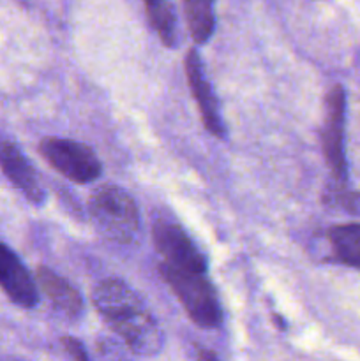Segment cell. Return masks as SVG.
Returning <instances> with one entry per match:
<instances>
[{
    "label": "cell",
    "instance_id": "obj_12",
    "mask_svg": "<svg viewBox=\"0 0 360 361\" xmlns=\"http://www.w3.org/2000/svg\"><path fill=\"white\" fill-rule=\"evenodd\" d=\"M145 11H147V18L150 21L152 28L162 44L166 48H176L180 42V32H179V20H176V13L173 4L169 2H147L145 4Z\"/></svg>",
    "mask_w": 360,
    "mask_h": 361
},
{
    "label": "cell",
    "instance_id": "obj_4",
    "mask_svg": "<svg viewBox=\"0 0 360 361\" xmlns=\"http://www.w3.org/2000/svg\"><path fill=\"white\" fill-rule=\"evenodd\" d=\"M39 152L52 168L74 183H90L102 173V166L90 147L66 137H44Z\"/></svg>",
    "mask_w": 360,
    "mask_h": 361
},
{
    "label": "cell",
    "instance_id": "obj_7",
    "mask_svg": "<svg viewBox=\"0 0 360 361\" xmlns=\"http://www.w3.org/2000/svg\"><path fill=\"white\" fill-rule=\"evenodd\" d=\"M0 169L27 201L35 207L44 203L46 192L37 171L21 148L6 136H0Z\"/></svg>",
    "mask_w": 360,
    "mask_h": 361
},
{
    "label": "cell",
    "instance_id": "obj_18",
    "mask_svg": "<svg viewBox=\"0 0 360 361\" xmlns=\"http://www.w3.org/2000/svg\"><path fill=\"white\" fill-rule=\"evenodd\" d=\"M9 361H23V360H9Z\"/></svg>",
    "mask_w": 360,
    "mask_h": 361
},
{
    "label": "cell",
    "instance_id": "obj_13",
    "mask_svg": "<svg viewBox=\"0 0 360 361\" xmlns=\"http://www.w3.org/2000/svg\"><path fill=\"white\" fill-rule=\"evenodd\" d=\"M184 14H186L187 27H189L191 37L196 44H203L214 34L215 13L214 4L205 0H189L184 4Z\"/></svg>",
    "mask_w": 360,
    "mask_h": 361
},
{
    "label": "cell",
    "instance_id": "obj_5",
    "mask_svg": "<svg viewBox=\"0 0 360 361\" xmlns=\"http://www.w3.org/2000/svg\"><path fill=\"white\" fill-rule=\"evenodd\" d=\"M346 92L341 85H334L325 97V120L321 130V147L325 161L330 168L337 185L348 182V161L344 148Z\"/></svg>",
    "mask_w": 360,
    "mask_h": 361
},
{
    "label": "cell",
    "instance_id": "obj_1",
    "mask_svg": "<svg viewBox=\"0 0 360 361\" xmlns=\"http://www.w3.org/2000/svg\"><path fill=\"white\" fill-rule=\"evenodd\" d=\"M92 303L131 353L152 358L162 351L164 331L129 284L104 279L92 291Z\"/></svg>",
    "mask_w": 360,
    "mask_h": 361
},
{
    "label": "cell",
    "instance_id": "obj_10",
    "mask_svg": "<svg viewBox=\"0 0 360 361\" xmlns=\"http://www.w3.org/2000/svg\"><path fill=\"white\" fill-rule=\"evenodd\" d=\"M35 277H37L39 289L44 293L55 312L62 319H80L81 314H83V298L74 286H71L66 279L46 267H39Z\"/></svg>",
    "mask_w": 360,
    "mask_h": 361
},
{
    "label": "cell",
    "instance_id": "obj_15",
    "mask_svg": "<svg viewBox=\"0 0 360 361\" xmlns=\"http://www.w3.org/2000/svg\"><path fill=\"white\" fill-rule=\"evenodd\" d=\"M64 349V355H66V361H92L90 356H88L87 349L83 348L80 341L73 337H64L60 341Z\"/></svg>",
    "mask_w": 360,
    "mask_h": 361
},
{
    "label": "cell",
    "instance_id": "obj_6",
    "mask_svg": "<svg viewBox=\"0 0 360 361\" xmlns=\"http://www.w3.org/2000/svg\"><path fill=\"white\" fill-rule=\"evenodd\" d=\"M152 236L166 267L191 274L207 275V257L203 256L189 233L169 219H157L152 226Z\"/></svg>",
    "mask_w": 360,
    "mask_h": 361
},
{
    "label": "cell",
    "instance_id": "obj_8",
    "mask_svg": "<svg viewBox=\"0 0 360 361\" xmlns=\"http://www.w3.org/2000/svg\"><path fill=\"white\" fill-rule=\"evenodd\" d=\"M184 67H186L187 83H189L191 94H193L198 109H200V116L203 120L205 129L212 136L222 140V137H226V127L221 118V113H219L217 97H215L210 81L205 74V66L200 59V53L191 49L186 56Z\"/></svg>",
    "mask_w": 360,
    "mask_h": 361
},
{
    "label": "cell",
    "instance_id": "obj_14",
    "mask_svg": "<svg viewBox=\"0 0 360 361\" xmlns=\"http://www.w3.org/2000/svg\"><path fill=\"white\" fill-rule=\"evenodd\" d=\"M323 201L330 207L342 208L348 214L360 215V192L348 190L344 185L328 187L327 192L323 194Z\"/></svg>",
    "mask_w": 360,
    "mask_h": 361
},
{
    "label": "cell",
    "instance_id": "obj_17",
    "mask_svg": "<svg viewBox=\"0 0 360 361\" xmlns=\"http://www.w3.org/2000/svg\"><path fill=\"white\" fill-rule=\"evenodd\" d=\"M198 361H219V360L214 353L207 351V349H200V351H198Z\"/></svg>",
    "mask_w": 360,
    "mask_h": 361
},
{
    "label": "cell",
    "instance_id": "obj_2",
    "mask_svg": "<svg viewBox=\"0 0 360 361\" xmlns=\"http://www.w3.org/2000/svg\"><path fill=\"white\" fill-rule=\"evenodd\" d=\"M88 215L99 235L119 245L136 243L141 219L136 201L116 185H101L88 200Z\"/></svg>",
    "mask_w": 360,
    "mask_h": 361
},
{
    "label": "cell",
    "instance_id": "obj_16",
    "mask_svg": "<svg viewBox=\"0 0 360 361\" xmlns=\"http://www.w3.org/2000/svg\"><path fill=\"white\" fill-rule=\"evenodd\" d=\"M99 355H101L102 361H129V358L113 342H102Z\"/></svg>",
    "mask_w": 360,
    "mask_h": 361
},
{
    "label": "cell",
    "instance_id": "obj_3",
    "mask_svg": "<svg viewBox=\"0 0 360 361\" xmlns=\"http://www.w3.org/2000/svg\"><path fill=\"white\" fill-rule=\"evenodd\" d=\"M162 279L169 286L191 321L201 328L214 330L222 323V309L214 286L203 274L175 270L166 264L159 267Z\"/></svg>",
    "mask_w": 360,
    "mask_h": 361
},
{
    "label": "cell",
    "instance_id": "obj_9",
    "mask_svg": "<svg viewBox=\"0 0 360 361\" xmlns=\"http://www.w3.org/2000/svg\"><path fill=\"white\" fill-rule=\"evenodd\" d=\"M0 289L14 305L34 309L39 303L37 284L13 249L0 242Z\"/></svg>",
    "mask_w": 360,
    "mask_h": 361
},
{
    "label": "cell",
    "instance_id": "obj_11",
    "mask_svg": "<svg viewBox=\"0 0 360 361\" xmlns=\"http://www.w3.org/2000/svg\"><path fill=\"white\" fill-rule=\"evenodd\" d=\"M332 257L346 267L360 268V224H341L328 229Z\"/></svg>",
    "mask_w": 360,
    "mask_h": 361
}]
</instances>
